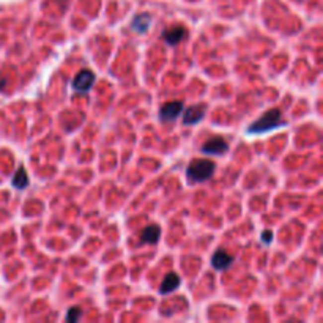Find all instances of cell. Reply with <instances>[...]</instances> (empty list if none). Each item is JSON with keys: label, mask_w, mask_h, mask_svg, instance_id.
<instances>
[{"label": "cell", "mask_w": 323, "mask_h": 323, "mask_svg": "<svg viewBox=\"0 0 323 323\" xmlns=\"http://www.w3.org/2000/svg\"><path fill=\"white\" fill-rule=\"evenodd\" d=\"M282 114L279 109H270L268 112H265L260 118H257L252 125L247 126V133L249 134H262L266 131H271V129L282 126Z\"/></svg>", "instance_id": "obj_1"}, {"label": "cell", "mask_w": 323, "mask_h": 323, "mask_svg": "<svg viewBox=\"0 0 323 323\" xmlns=\"http://www.w3.org/2000/svg\"><path fill=\"white\" fill-rule=\"evenodd\" d=\"M216 169L215 161L211 160H194L186 169L188 180L191 183H204L213 177Z\"/></svg>", "instance_id": "obj_2"}, {"label": "cell", "mask_w": 323, "mask_h": 323, "mask_svg": "<svg viewBox=\"0 0 323 323\" xmlns=\"http://www.w3.org/2000/svg\"><path fill=\"white\" fill-rule=\"evenodd\" d=\"M202 152L211 156H223L229 152V144L223 137H211L202 145Z\"/></svg>", "instance_id": "obj_3"}, {"label": "cell", "mask_w": 323, "mask_h": 323, "mask_svg": "<svg viewBox=\"0 0 323 323\" xmlns=\"http://www.w3.org/2000/svg\"><path fill=\"white\" fill-rule=\"evenodd\" d=\"M95 75L90 70H82L81 73H78V76L73 79V88L79 93H85L88 91L95 84Z\"/></svg>", "instance_id": "obj_4"}, {"label": "cell", "mask_w": 323, "mask_h": 323, "mask_svg": "<svg viewBox=\"0 0 323 323\" xmlns=\"http://www.w3.org/2000/svg\"><path fill=\"white\" fill-rule=\"evenodd\" d=\"M184 110V104L181 101H169L165 103L160 110V118L161 122H173L175 118H178L181 112Z\"/></svg>", "instance_id": "obj_5"}, {"label": "cell", "mask_w": 323, "mask_h": 323, "mask_svg": "<svg viewBox=\"0 0 323 323\" xmlns=\"http://www.w3.org/2000/svg\"><path fill=\"white\" fill-rule=\"evenodd\" d=\"M162 38L169 46H177L186 38V29L181 25H173L162 32Z\"/></svg>", "instance_id": "obj_6"}, {"label": "cell", "mask_w": 323, "mask_h": 323, "mask_svg": "<svg viewBox=\"0 0 323 323\" xmlns=\"http://www.w3.org/2000/svg\"><path fill=\"white\" fill-rule=\"evenodd\" d=\"M234 262H235V257L232 254L223 251V249L216 251L213 254V258H211V265H213V268L218 271H224V270L230 268Z\"/></svg>", "instance_id": "obj_7"}, {"label": "cell", "mask_w": 323, "mask_h": 323, "mask_svg": "<svg viewBox=\"0 0 323 323\" xmlns=\"http://www.w3.org/2000/svg\"><path fill=\"white\" fill-rule=\"evenodd\" d=\"M207 114V109L205 106H189L186 110H184V115H183V123L184 125H196L199 123L202 118L205 117Z\"/></svg>", "instance_id": "obj_8"}, {"label": "cell", "mask_w": 323, "mask_h": 323, "mask_svg": "<svg viewBox=\"0 0 323 323\" xmlns=\"http://www.w3.org/2000/svg\"><path fill=\"white\" fill-rule=\"evenodd\" d=\"M180 276L177 273H167L165 274V278L162 279L161 285H160V293L161 295H169L172 292H175L178 287H180Z\"/></svg>", "instance_id": "obj_9"}, {"label": "cell", "mask_w": 323, "mask_h": 323, "mask_svg": "<svg viewBox=\"0 0 323 323\" xmlns=\"http://www.w3.org/2000/svg\"><path fill=\"white\" fill-rule=\"evenodd\" d=\"M160 237H161V229H160L158 226H155V224H150V226H147V227L142 230V234H141V242L155 246V244H158Z\"/></svg>", "instance_id": "obj_10"}, {"label": "cell", "mask_w": 323, "mask_h": 323, "mask_svg": "<svg viewBox=\"0 0 323 323\" xmlns=\"http://www.w3.org/2000/svg\"><path fill=\"white\" fill-rule=\"evenodd\" d=\"M152 25V16L149 13H141L134 17L133 21V29L137 32V33H145L147 30L150 29Z\"/></svg>", "instance_id": "obj_11"}, {"label": "cell", "mask_w": 323, "mask_h": 323, "mask_svg": "<svg viewBox=\"0 0 323 323\" xmlns=\"http://www.w3.org/2000/svg\"><path fill=\"white\" fill-rule=\"evenodd\" d=\"M13 183V188L14 189H25L27 186H29V175H27L25 169H24V165H21V167H17L16 173H14V177L11 180Z\"/></svg>", "instance_id": "obj_12"}, {"label": "cell", "mask_w": 323, "mask_h": 323, "mask_svg": "<svg viewBox=\"0 0 323 323\" xmlns=\"http://www.w3.org/2000/svg\"><path fill=\"white\" fill-rule=\"evenodd\" d=\"M81 316H82V311L79 308H70L68 314H67V322L75 323V322H78L81 319Z\"/></svg>", "instance_id": "obj_13"}, {"label": "cell", "mask_w": 323, "mask_h": 323, "mask_svg": "<svg viewBox=\"0 0 323 323\" xmlns=\"http://www.w3.org/2000/svg\"><path fill=\"white\" fill-rule=\"evenodd\" d=\"M262 243L265 244V246H268V244H271L273 243V240H274V234L271 232V230H265V232L262 234Z\"/></svg>", "instance_id": "obj_14"}]
</instances>
